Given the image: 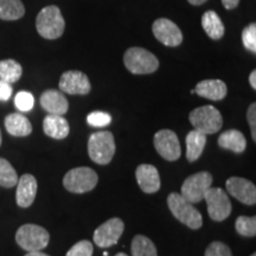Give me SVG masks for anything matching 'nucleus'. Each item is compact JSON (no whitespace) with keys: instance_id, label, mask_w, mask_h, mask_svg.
Returning <instances> with one entry per match:
<instances>
[{"instance_id":"obj_14","label":"nucleus","mask_w":256,"mask_h":256,"mask_svg":"<svg viewBox=\"0 0 256 256\" xmlns=\"http://www.w3.org/2000/svg\"><path fill=\"white\" fill-rule=\"evenodd\" d=\"M226 190L232 197L247 206L256 203V188L254 183L241 177H232L226 183Z\"/></svg>"},{"instance_id":"obj_38","label":"nucleus","mask_w":256,"mask_h":256,"mask_svg":"<svg viewBox=\"0 0 256 256\" xmlns=\"http://www.w3.org/2000/svg\"><path fill=\"white\" fill-rule=\"evenodd\" d=\"M25 256H49V255L40 250V252H28Z\"/></svg>"},{"instance_id":"obj_35","label":"nucleus","mask_w":256,"mask_h":256,"mask_svg":"<svg viewBox=\"0 0 256 256\" xmlns=\"http://www.w3.org/2000/svg\"><path fill=\"white\" fill-rule=\"evenodd\" d=\"M12 95V87L8 82L0 80V101H8Z\"/></svg>"},{"instance_id":"obj_18","label":"nucleus","mask_w":256,"mask_h":256,"mask_svg":"<svg viewBox=\"0 0 256 256\" xmlns=\"http://www.w3.org/2000/svg\"><path fill=\"white\" fill-rule=\"evenodd\" d=\"M197 95L212 101L223 100L226 95V84L222 80H204L194 89Z\"/></svg>"},{"instance_id":"obj_34","label":"nucleus","mask_w":256,"mask_h":256,"mask_svg":"<svg viewBox=\"0 0 256 256\" xmlns=\"http://www.w3.org/2000/svg\"><path fill=\"white\" fill-rule=\"evenodd\" d=\"M247 119L249 122V126H250V132H252V138L254 142H256V104H252L248 108L247 113Z\"/></svg>"},{"instance_id":"obj_15","label":"nucleus","mask_w":256,"mask_h":256,"mask_svg":"<svg viewBox=\"0 0 256 256\" xmlns=\"http://www.w3.org/2000/svg\"><path fill=\"white\" fill-rule=\"evenodd\" d=\"M139 186L145 194H154L160 188V177L156 168L150 164H142L136 170Z\"/></svg>"},{"instance_id":"obj_23","label":"nucleus","mask_w":256,"mask_h":256,"mask_svg":"<svg viewBox=\"0 0 256 256\" xmlns=\"http://www.w3.org/2000/svg\"><path fill=\"white\" fill-rule=\"evenodd\" d=\"M202 26L211 40H218L223 37L226 28L215 11H206L202 16Z\"/></svg>"},{"instance_id":"obj_25","label":"nucleus","mask_w":256,"mask_h":256,"mask_svg":"<svg viewBox=\"0 0 256 256\" xmlns=\"http://www.w3.org/2000/svg\"><path fill=\"white\" fill-rule=\"evenodd\" d=\"M23 68L17 60H0V80L10 83L17 82L22 78Z\"/></svg>"},{"instance_id":"obj_24","label":"nucleus","mask_w":256,"mask_h":256,"mask_svg":"<svg viewBox=\"0 0 256 256\" xmlns=\"http://www.w3.org/2000/svg\"><path fill=\"white\" fill-rule=\"evenodd\" d=\"M25 14L22 0H0V19L2 20H18Z\"/></svg>"},{"instance_id":"obj_31","label":"nucleus","mask_w":256,"mask_h":256,"mask_svg":"<svg viewBox=\"0 0 256 256\" xmlns=\"http://www.w3.org/2000/svg\"><path fill=\"white\" fill-rule=\"evenodd\" d=\"M92 252H94V248H92V242L82 240L74 244L66 256H92Z\"/></svg>"},{"instance_id":"obj_4","label":"nucleus","mask_w":256,"mask_h":256,"mask_svg":"<svg viewBox=\"0 0 256 256\" xmlns=\"http://www.w3.org/2000/svg\"><path fill=\"white\" fill-rule=\"evenodd\" d=\"M115 140L110 132L92 133L88 140V153L96 164H110L115 154Z\"/></svg>"},{"instance_id":"obj_28","label":"nucleus","mask_w":256,"mask_h":256,"mask_svg":"<svg viewBox=\"0 0 256 256\" xmlns=\"http://www.w3.org/2000/svg\"><path fill=\"white\" fill-rule=\"evenodd\" d=\"M235 228L240 235L246 236V238H254L256 235V217H238L235 222Z\"/></svg>"},{"instance_id":"obj_21","label":"nucleus","mask_w":256,"mask_h":256,"mask_svg":"<svg viewBox=\"0 0 256 256\" xmlns=\"http://www.w3.org/2000/svg\"><path fill=\"white\" fill-rule=\"evenodd\" d=\"M218 145L222 148L229 150L234 153L244 152L247 142L243 134L238 130H229L222 133L218 138Z\"/></svg>"},{"instance_id":"obj_26","label":"nucleus","mask_w":256,"mask_h":256,"mask_svg":"<svg viewBox=\"0 0 256 256\" xmlns=\"http://www.w3.org/2000/svg\"><path fill=\"white\" fill-rule=\"evenodd\" d=\"M130 249L132 256H158L154 243L144 235H136L133 238Z\"/></svg>"},{"instance_id":"obj_10","label":"nucleus","mask_w":256,"mask_h":256,"mask_svg":"<svg viewBox=\"0 0 256 256\" xmlns=\"http://www.w3.org/2000/svg\"><path fill=\"white\" fill-rule=\"evenodd\" d=\"M124 230V223L120 218H110L101 224L94 232V242L100 248H110L116 244Z\"/></svg>"},{"instance_id":"obj_2","label":"nucleus","mask_w":256,"mask_h":256,"mask_svg":"<svg viewBox=\"0 0 256 256\" xmlns=\"http://www.w3.org/2000/svg\"><path fill=\"white\" fill-rule=\"evenodd\" d=\"M168 206L172 215L190 229H200L203 224V218L200 211L194 206V204L184 200L180 194H177V192L170 194Z\"/></svg>"},{"instance_id":"obj_6","label":"nucleus","mask_w":256,"mask_h":256,"mask_svg":"<svg viewBox=\"0 0 256 256\" xmlns=\"http://www.w3.org/2000/svg\"><path fill=\"white\" fill-rule=\"evenodd\" d=\"M188 119L194 130L204 134L217 133L223 126V118L220 110L214 106H202L194 110Z\"/></svg>"},{"instance_id":"obj_16","label":"nucleus","mask_w":256,"mask_h":256,"mask_svg":"<svg viewBox=\"0 0 256 256\" xmlns=\"http://www.w3.org/2000/svg\"><path fill=\"white\" fill-rule=\"evenodd\" d=\"M40 106L49 114L64 115L69 110V102L62 92L49 89L40 95Z\"/></svg>"},{"instance_id":"obj_7","label":"nucleus","mask_w":256,"mask_h":256,"mask_svg":"<svg viewBox=\"0 0 256 256\" xmlns=\"http://www.w3.org/2000/svg\"><path fill=\"white\" fill-rule=\"evenodd\" d=\"M98 174L90 168H76L66 172L63 178V185L74 194H86L98 185Z\"/></svg>"},{"instance_id":"obj_22","label":"nucleus","mask_w":256,"mask_h":256,"mask_svg":"<svg viewBox=\"0 0 256 256\" xmlns=\"http://www.w3.org/2000/svg\"><path fill=\"white\" fill-rule=\"evenodd\" d=\"M206 144V134L194 130L186 136V159L190 162H196L204 151Z\"/></svg>"},{"instance_id":"obj_9","label":"nucleus","mask_w":256,"mask_h":256,"mask_svg":"<svg viewBox=\"0 0 256 256\" xmlns=\"http://www.w3.org/2000/svg\"><path fill=\"white\" fill-rule=\"evenodd\" d=\"M203 200H206L208 214L210 218L220 222L228 218L232 214V203L228 194L220 188H209L204 194Z\"/></svg>"},{"instance_id":"obj_1","label":"nucleus","mask_w":256,"mask_h":256,"mask_svg":"<svg viewBox=\"0 0 256 256\" xmlns=\"http://www.w3.org/2000/svg\"><path fill=\"white\" fill-rule=\"evenodd\" d=\"M37 32L46 40H57L63 34L66 22L60 10L55 5L42 8L36 18Z\"/></svg>"},{"instance_id":"obj_17","label":"nucleus","mask_w":256,"mask_h":256,"mask_svg":"<svg viewBox=\"0 0 256 256\" xmlns=\"http://www.w3.org/2000/svg\"><path fill=\"white\" fill-rule=\"evenodd\" d=\"M37 194V180L32 174H23L18 179L16 200L20 208H28L34 202Z\"/></svg>"},{"instance_id":"obj_27","label":"nucleus","mask_w":256,"mask_h":256,"mask_svg":"<svg viewBox=\"0 0 256 256\" xmlns=\"http://www.w3.org/2000/svg\"><path fill=\"white\" fill-rule=\"evenodd\" d=\"M18 183V174L10 162L0 158V185L4 188H14Z\"/></svg>"},{"instance_id":"obj_33","label":"nucleus","mask_w":256,"mask_h":256,"mask_svg":"<svg viewBox=\"0 0 256 256\" xmlns=\"http://www.w3.org/2000/svg\"><path fill=\"white\" fill-rule=\"evenodd\" d=\"M206 256H232V250L223 242H212L208 246Z\"/></svg>"},{"instance_id":"obj_29","label":"nucleus","mask_w":256,"mask_h":256,"mask_svg":"<svg viewBox=\"0 0 256 256\" xmlns=\"http://www.w3.org/2000/svg\"><path fill=\"white\" fill-rule=\"evenodd\" d=\"M242 42L244 44L246 49L252 51V54L256 52V24L252 23L242 32Z\"/></svg>"},{"instance_id":"obj_5","label":"nucleus","mask_w":256,"mask_h":256,"mask_svg":"<svg viewBox=\"0 0 256 256\" xmlns=\"http://www.w3.org/2000/svg\"><path fill=\"white\" fill-rule=\"evenodd\" d=\"M50 235L46 229L36 224H24L17 230L16 242L26 252H40L49 244Z\"/></svg>"},{"instance_id":"obj_32","label":"nucleus","mask_w":256,"mask_h":256,"mask_svg":"<svg viewBox=\"0 0 256 256\" xmlns=\"http://www.w3.org/2000/svg\"><path fill=\"white\" fill-rule=\"evenodd\" d=\"M87 121L92 127H104L110 124L112 116L104 112H92L87 116Z\"/></svg>"},{"instance_id":"obj_41","label":"nucleus","mask_w":256,"mask_h":256,"mask_svg":"<svg viewBox=\"0 0 256 256\" xmlns=\"http://www.w3.org/2000/svg\"><path fill=\"white\" fill-rule=\"evenodd\" d=\"M2 130H0V145H2Z\"/></svg>"},{"instance_id":"obj_37","label":"nucleus","mask_w":256,"mask_h":256,"mask_svg":"<svg viewBox=\"0 0 256 256\" xmlns=\"http://www.w3.org/2000/svg\"><path fill=\"white\" fill-rule=\"evenodd\" d=\"M249 83H250L252 89H256V70H252L249 75Z\"/></svg>"},{"instance_id":"obj_30","label":"nucleus","mask_w":256,"mask_h":256,"mask_svg":"<svg viewBox=\"0 0 256 256\" xmlns=\"http://www.w3.org/2000/svg\"><path fill=\"white\" fill-rule=\"evenodd\" d=\"M14 104L20 112H28L34 108V95L28 92H19L14 98Z\"/></svg>"},{"instance_id":"obj_19","label":"nucleus","mask_w":256,"mask_h":256,"mask_svg":"<svg viewBox=\"0 0 256 256\" xmlns=\"http://www.w3.org/2000/svg\"><path fill=\"white\" fill-rule=\"evenodd\" d=\"M43 130L48 136L58 140L68 136L70 132L68 121L64 119L62 115L54 114H49L46 116L43 121Z\"/></svg>"},{"instance_id":"obj_3","label":"nucleus","mask_w":256,"mask_h":256,"mask_svg":"<svg viewBox=\"0 0 256 256\" xmlns=\"http://www.w3.org/2000/svg\"><path fill=\"white\" fill-rule=\"evenodd\" d=\"M124 63L128 72L136 75L152 74L159 68V60L152 52L136 46L130 48L124 52Z\"/></svg>"},{"instance_id":"obj_11","label":"nucleus","mask_w":256,"mask_h":256,"mask_svg":"<svg viewBox=\"0 0 256 256\" xmlns=\"http://www.w3.org/2000/svg\"><path fill=\"white\" fill-rule=\"evenodd\" d=\"M156 152L168 162H174L182 154V147L177 134L170 130H162L154 136Z\"/></svg>"},{"instance_id":"obj_20","label":"nucleus","mask_w":256,"mask_h":256,"mask_svg":"<svg viewBox=\"0 0 256 256\" xmlns=\"http://www.w3.org/2000/svg\"><path fill=\"white\" fill-rule=\"evenodd\" d=\"M5 128L6 130L14 136H28L32 132V124L26 116L12 113L5 118Z\"/></svg>"},{"instance_id":"obj_39","label":"nucleus","mask_w":256,"mask_h":256,"mask_svg":"<svg viewBox=\"0 0 256 256\" xmlns=\"http://www.w3.org/2000/svg\"><path fill=\"white\" fill-rule=\"evenodd\" d=\"M188 2H190L191 5H196V6H198V5L204 4V2H206L208 0H188Z\"/></svg>"},{"instance_id":"obj_42","label":"nucleus","mask_w":256,"mask_h":256,"mask_svg":"<svg viewBox=\"0 0 256 256\" xmlns=\"http://www.w3.org/2000/svg\"><path fill=\"white\" fill-rule=\"evenodd\" d=\"M104 256H108V252H104Z\"/></svg>"},{"instance_id":"obj_40","label":"nucleus","mask_w":256,"mask_h":256,"mask_svg":"<svg viewBox=\"0 0 256 256\" xmlns=\"http://www.w3.org/2000/svg\"><path fill=\"white\" fill-rule=\"evenodd\" d=\"M115 256H128V255L124 254V252H119V254H116Z\"/></svg>"},{"instance_id":"obj_36","label":"nucleus","mask_w":256,"mask_h":256,"mask_svg":"<svg viewBox=\"0 0 256 256\" xmlns=\"http://www.w3.org/2000/svg\"><path fill=\"white\" fill-rule=\"evenodd\" d=\"M222 4L226 10H234L238 6L240 0H222Z\"/></svg>"},{"instance_id":"obj_8","label":"nucleus","mask_w":256,"mask_h":256,"mask_svg":"<svg viewBox=\"0 0 256 256\" xmlns=\"http://www.w3.org/2000/svg\"><path fill=\"white\" fill-rule=\"evenodd\" d=\"M212 184V176L209 172L203 171L190 176L185 179L182 185L180 194L184 200L190 203H200L204 198V194Z\"/></svg>"},{"instance_id":"obj_13","label":"nucleus","mask_w":256,"mask_h":256,"mask_svg":"<svg viewBox=\"0 0 256 256\" xmlns=\"http://www.w3.org/2000/svg\"><path fill=\"white\" fill-rule=\"evenodd\" d=\"M58 87L60 92L70 95H87L92 89L88 76L78 70H69L62 74Z\"/></svg>"},{"instance_id":"obj_43","label":"nucleus","mask_w":256,"mask_h":256,"mask_svg":"<svg viewBox=\"0 0 256 256\" xmlns=\"http://www.w3.org/2000/svg\"><path fill=\"white\" fill-rule=\"evenodd\" d=\"M250 256H256V254H255V252H254V254H252Z\"/></svg>"},{"instance_id":"obj_12","label":"nucleus","mask_w":256,"mask_h":256,"mask_svg":"<svg viewBox=\"0 0 256 256\" xmlns=\"http://www.w3.org/2000/svg\"><path fill=\"white\" fill-rule=\"evenodd\" d=\"M152 31L156 40L166 46H178L183 42L180 28L168 18L156 19L152 25Z\"/></svg>"}]
</instances>
